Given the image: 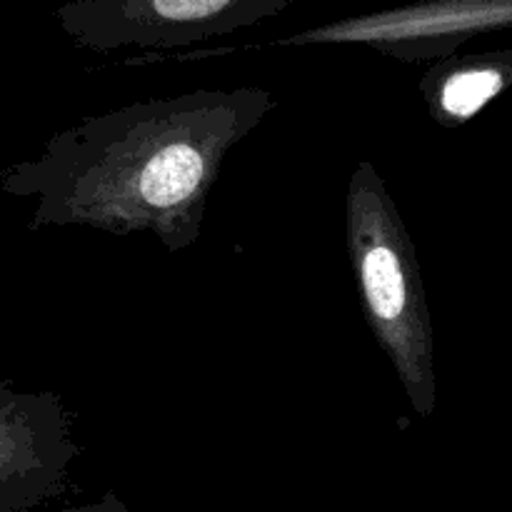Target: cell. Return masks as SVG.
Segmentation results:
<instances>
[{"instance_id": "cell-1", "label": "cell", "mask_w": 512, "mask_h": 512, "mask_svg": "<svg viewBox=\"0 0 512 512\" xmlns=\"http://www.w3.org/2000/svg\"><path fill=\"white\" fill-rule=\"evenodd\" d=\"M265 88L193 90L85 115L5 175L35 198L33 228L80 225L153 235L168 253L193 248L223 163L273 110Z\"/></svg>"}, {"instance_id": "cell-2", "label": "cell", "mask_w": 512, "mask_h": 512, "mask_svg": "<svg viewBox=\"0 0 512 512\" xmlns=\"http://www.w3.org/2000/svg\"><path fill=\"white\" fill-rule=\"evenodd\" d=\"M345 245L370 333L415 413L430 418L438 405V370L418 248L370 160L355 165L348 180Z\"/></svg>"}, {"instance_id": "cell-3", "label": "cell", "mask_w": 512, "mask_h": 512, "mask_svg": "<svg viewBox=\"0 0 512 512\" xmlns=\"http://www.w3.org/2000/svg\"><path fill=\"white\" fill-rule=\"evenodd\" d=\"M512 28V0H415L375 13L330 20L300 33L268 43L198 48L165 55L160 60H200L213 55L250 53L265 48H303V45H363L400 63H438L453 58L460 45L478 35Z\"/></svg>"}, {"instance_id": "cell-4", "label": "cell", "mask_w": 512, "mask_h": 512, "mask_svg": "<svg viewBox=\"0 0 512 512\" xmlns=\"http://www.w3.org/2000/svg\"><path fill=\"white\" fill-rule=\"evenodd\" d=\"M300 0H63L58 23L90 53L193 48L265 23Z\"/></svg>"}, {"instance_id": "cell-5", "label": "cell", "mask_w": 512, "mask_h": 512, "mask_svg": "<svg viewBox=\"0 0 512 512\" xmlns=\"http://www.w3.org/2000/svg\"><path fill=\"white\" fill-rule=\"evenodd\" d=\"M70 425L60 395L0 383V512H28L63 493L80 455Z\"/></svg>"}, {"instance_id": "cell-6", "label": "cell", "mask_w": 512, "mask_h": 512, "mask_svg": "<svg viewBox=\"0 0 512 512\" xmlns=\"http://www.w3.org/2000/svg\"><path fill=\"white\" fill-rule=\"evenodd\" d=\"M508 88H512V43L500 50L438 60L418 80L430 118L448 130L468 125Z\"/></svg>"}, {"instance_id": "cell-7", "label": "cell", "mask_w": 512, "mask_h": 512, "mask_svg": "<svg viewBox=\"0 0 512 512\" xmlns=\"http://www.w3.org/2000/svg\"><path fill=\"white\" fill-rule=\"evenodd\" d=\"M60 512H128V508H125V503L115 493H105L103 498L95 500V503L78 505V508H68Z\"/></svg>"}]
</instances>
